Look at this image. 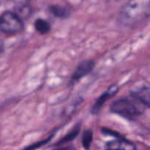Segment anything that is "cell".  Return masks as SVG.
Instances as JSON below:
<instances>
[{"label":"cell","instance_id":"obj_12","mask_svg":"<svg viewBox=\"0 0 150 150\" xmlns=\"http://www.w3.org/2000/svg\"><path fill=\"white\" fill-rule=\"evenodd\" d=\"M51 138H52V136H50L48 139H45V140L41 141V142H38V143L35 144L31 145V146H28V147L25 148V149L23 150H35V149H38V148L40 147V146H42V145L45 144L47 142H49L50 139H51Z\"/></svg>","mask_w":150,"mask_h":150},{"label":"cell","instance_id":"obj_2","mask_svg":"<svg viewBox=\"0 0 150 150\" xmlns=\"http://www.w3.org/2000/svg\"><path fill=\"white\" fill-rule=\"evenodd\" d=\"M111 111L114 114L133 120L142 114L140 109L133 102V100L122 98L114 101L111 105Z\"/></svg>","mask_w":150,"mask_h":150},{"label":"cell","instance_id":"obj_6","mask_svg":"<svg viewBox=\"0 0 150 150\" xmlns=\"http://www.w3.org/2000/svg\"><path fill=\"white\" fill-rule=\"evenodd\" d=\"M106 150H136L134 144L122 137L107 143Z\"/></svg>","mask_w":150,"mask_h":150},{"label":"cell","instance_id":"obj_10","mask_svg":"<svg viewBox=\"0 0 150 150\" xmlns=\"http://www.w3.org/2000/svg\"><path fill=\"white\" fill-rule=\"evenodd\" d=\"M50 11L54 16L60 18H65L69 16L68 10L62 6H51L50 7Z\"/></svg>","mask_w":150,"mask_h":150},{"label":"cell","instance_id":"obj_13","mask_svg":"<svg viewBox=\"0 0 150 150\" xmlns=\"http://www.w3.org/2000/svg\"><path fill=\"white\" fill-rule=\"evenodd\" d=\"M4 40H3V38H1V36L0 35V53L2 52L3 50H4Z\"/></svg>","mask_w":150,"mask_h":150},{"label":"cell","instance_id":"obj_5","mask_svg":"<svg viewBox=\"0 0 150 150\" xmlns=\"http://www.w3.org/2000/svg\"><path fill=\"white\" fill-rule=\"evenodd\" d=\"M119 88L117 86H115V85H113V86H110L108 88V90L106 92H104L98 100H97L96 103L94 104L93 107L92 108V110H91V112L93 114H98L100 111V110L101 109V108L103 107V105H104L105 102L108 100V98H110L111 97H112L113 95H115L116 93L118 91Z\"/></svg>","mask_w":150,"mask_h":150},{"label":"cell","instance_id":"obj_8","mask_svg":"<svg viewBox=\"0 0 150 150\" xmlns=\"http://www.w3.org/2000/svg\"><path fill=\"white\" fill-rule=\"evenodd\" d=\"M35 27L39 33L45 35L48 33L51 30V24L46 20L38 18L35 22Z\"/></svg>","mask_w":150,"mask_h":150},{"label":"cell","instance_id":"obj_1","mask_svg":"<svg viewBox=\"0 0 150 150\" xmlns=\"http://www.w3.org/2000/svg\"><path fill=\"white\" fill-rule=\"evenodd\" d=\"M149 15V0H130L122 10L120 20L128 26L139 24Z\"/></svg>","mask_w":150,"mask_h":150},{"label":"cell","instance_id":"obj_4","mask_svg":"<svg viewBox=\"0 0 150 150\" xmlns=\"http://www.w3.org/2000/svg\"><path fill=\"white\" fill-rule=\"evenodd\" d=\"M94 67H95V62L93 61L87 60L81 62L72 76L70 79L71 83H75L78 81L81 80L82 78L87 76L92 71Z\"/></svg>","mask_w":150,"mask_h":150},{"label":"cell","instance_id":"obj_11","mask_svg":"<svg viewBox=\"0 0 150 150\" xmlns=\"http://www.w3.org/2000/svg\"><path fill=\"white\" fill-rule=\"evenodd\" d=\"M92 139H93V133H92V130H87L84 131L83 136H82V144L85 149H89L91 144L92 142Z\"/></svg>","mask_w":150,"mask_h":150},{"label":"cell","instance_id":"obj_7","mask_svg":"<svg viewBox=\"0 0 150 150\" xmlns=\"http://www.w3.org/2000/svg\"><path fill=\"white\" fill-rule=\"evenodd\" d=\"M131 96L135 100L141 103L142 105L149 107L150 90L148 86H142L132 91Z\"/></svg>","mask_w":150,"mask_h":150},{"label":"cell","instance_id":"obj_3","mask_svg":"<svg viewBox=\"0 0 150 150\" xmlns=\"http://www.w3.org/2000/svg\"><path fill=\"white\" fill-rule=\"evenodd\" d=\"M23 28V22L16 13L5 12L0 16V29L4 33L14 35L20 32Z\"/></svg>","mask_w":150,"mask_h":150},{"label":"cell","instance_id":"obj_9","mask_svg":"<svg viewBox=\"0 0 150 150\" xmlns=\"http://www.w3.org/2000/svg\"><path fill=\"white\" fill-rule=\"evenodd\" d=\"M79 132H80V126L77 125L74 127L72 130H70L68 133H67L66 136H64V137L62 139H60L59 142L57 143V145H61L67 143V142H70L71 141L74 140L76 137L79 135Z\"/></svg>","mask_w":150,"mask_h":150}]
</instances>
